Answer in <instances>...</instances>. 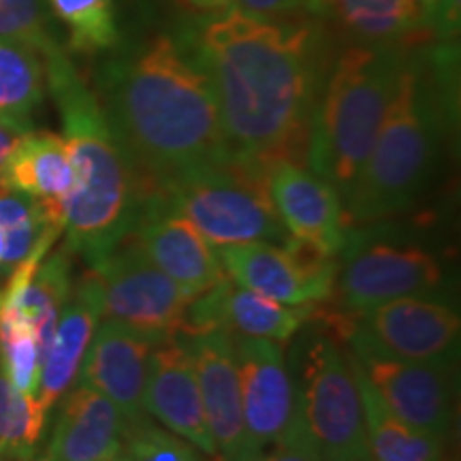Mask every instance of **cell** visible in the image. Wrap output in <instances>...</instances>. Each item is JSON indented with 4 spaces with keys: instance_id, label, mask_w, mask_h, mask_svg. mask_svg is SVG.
<instances>
[{
    "instance_id": "obj_1",
    "label": "cell",
    "mask_w": 461,
    "mask_h": 461,
    "mask_svg": "<svg viewBox=\"0 0 461 461\" xmlns=\"http://www.w3.org/2000/svg\"><path fill=\"white\" fill-rule=\"evenodd\" d=\"M205 75L229 152L265 169L305 165L310 118L333 58L319 20L252 17L227 7L184 20L173 32Z\"/></svg>"
},
{
    "instance_id": "obj_2",
    "label": "cell",
    "mask_w": 461,
    "mask_h": 461,
    "mask_svg": "<svg viewBox=\"0 0 461 461\" xmlns=\"http://www.w3.org/2000/svg\"><path fill=\"white\" fill-rule=\"evenodd\" d=\"M96 68V99L146 190L233 160L205 75L173 32L120 39Z\"/></svg>"
},
{
    "instance_id": "obj_3",
    "label": "cell",
    "mask_w": 461,
    "mask_h": 461,
    "mask_svg": "<svg viewBox=\"0 0 461 461\" xmlns=\"http://www.w3.org/2000/svg\"><path fill=\"white\" fill-rule=\"evenodd\" d=\"M457 113V41L414 43L376 141L344 201L348 224L367 227L402 214L414 203L434 176Z\"/></svg>"
},
{
    "instance_id": "obj_4",
    "label": "cell",
    "mask_w": 461,
    "mask_h": 461,
    "mask_svg": "<svg viewBox=\"0 0 461 461\" xmlns=\"http://www.w3.org/2000/svg\"><path fill=\"white\" fill-rule=\"evenodd\" d=\"M45 82L62 118L73 188L62 201L67 248L92 265L135 227L146 190L95 90L62 45L43 54Z\"/></svg>"
},
{
    "instance_id": "obj_5",
    "label": "cell",
    "mask_w": 461,
    "mask_h": 461,
    "mask_svg": "<svg viewBox=\"0 0 461 461\" xmlns=\"http://www.w3.org/2000/svg\"><path fill=\"white\" fill-rule=\"evenodd\" d=\"M414 43H350L333 54L310 118L305 167L348 199Z\"/></svg>"
},
{
    "instance_id": "obj_6",
    "label": "cell",
    "mask_w": 461,
    "mask_h": 461,
    "mask_svg": "<svg viewBox=\"0 0 461 461\" xmlns=\"http://www.w3.org/2000/svg\"><path fill=\"white\" fill-rule=\"evenodd\" d=\"M148 197L186 218L214 248L291 241L274 210L265 169L241 160L190 171Z\"/></svg>"
},
{
    "instance_id": "obj_7",
    "label": "cell",
    "mask_w": 461,
    "mask_h": 461,
    "mask_svg": "<svg viewBox=\"0 0 461 461\" xmlns=\"http://www.w3.org/2000/svg\"><path fill=\"white\" fill-rule=\"evenodd\" d=\"M327 327L355 353L417 363H455L459 355V314L431 297L391 299L361 314L338 312Z\"/></svg>"
},
{
    "instance_id": "obj_8",
    "label": "cell",
    "mask_w": 461,
    "mask_h": 461,
    "mask_svg": "<svg viewBox=\"0 0 461 461\" xmlns=\"http://www.w3.org/2000/svg\"><path fill=\"white\" fill-rule=\"evenodd\" d=\"M338 267V291L344 314L400 297H431L445 285V272L428 248L387 238L380 230H348Z\"/></svg>"
},
{
    "instance_id": "obj_9",
    "label": "cell",
    "mask_w": 461,
    "mask_h": 461,
    "mask_svg": "<svg viewBox=\"0 0 461 461\" xmlns=\"http://www.w3.org/2000/svg\"><path fill=\"white\" fill-rule=\"evenodd\" d=\"M297 406L322 461H350L370 453L359 384L350 357L333 338L319 336L305 359Z\"/></svg>"
},
{
    "instance_id": "obj_10",
    "label": "cell",
    "mask_w": 461,
    "mask_h": 461,
    "mask_svg": "<svg viewBox=\"0 0 461 461\" xmlns=\"http://www.w3.org/2000/svg\"><path fill=\"white\" fill-rule=\"evenodd\" d=\"M90 272L99 282L103 319L160 338L184 331V316L194 297L149 261L132 233L96 258Z\"/></svg>"
},
{
    "instance_id": "obj_11",
    "label": "cell",
    "mask_w": 461,
    "mask_h": 461,
    "mask_svg": "<svg viewBox=\"0 0 461 461\" xmlns=\"http://www.w3.org/2000/svg\"><path fill=\"white\" fill-rule=\"evenodd\" d=\"M233 285L285 305L330 302L338 278L336 257L291 240L288 244H240L216 248Z\"/></svg>"
},
{
    "instance_id": "obj_12",
    "label": "cell",
    "mask_w": 461,
    "mask_h": 461,
    "mask_svg": "<svg viewBox=\"0 0 461 461\" xmlns=\"http://www.w3.org/2000/svg\"><path fill=\"white\" fill-rule=\"evenodd\" d=\"M384 406L431 436L448 438L455 420V363L397 361L374 353H350Z\"/></svg>"
},
{
    "instance_id": "obj_13",
    "label": "cell",
    "mask_w": 461,
    "mask_h": 461,
    "mask_svg": "<svg viewBox=\"0 0 461 461\" xmlns=\"http://www.w3.org/2000/svg\"><path fill=\"white\" fill-rule=\"evenodd\" d=\"M238 359L241 412L248 445L255 457L276 445L297 417V389L280 342L233 336Z\"/></svg>"
},
{
    "instance_id": "obj_14",
    "label": "cell",
    "mask_w": 461,
    "mask_h": 461,
    "mask_svg": "<svg viewBox=\"0 0 461 461\" xmlns=\"http://www.w3.org/2000/svg\"><path fill=\"white\" fill-rule=\"evenodd\" d=\"M265 182L288 238L338 258L350 230L338 190L303 163L288 158L265 167Z\"/></svg>"
},
{
    "instance_id": "obj_15",
    "label": "cell",
    "mask_w": 461,
    "mask_h": 461,
    "mask_svg": "<svg viewBox=\"0 0 461 461\" xmlns=\"http://www.w3.org/2000/svg\"><path fill=\"white\" fill-rule=\"evenodd\" d=\"M193 357L207 429L221 461H255L241 412L233 336L221 330L177 333Z\"/></svg>"
},
{
    "instance_id": "obj_16",
    "label": "cell",
    "mask_w": 461,
    "mask_h": 461,
    "mask_svg": "<svg viewBox=\"0 0 461 461\" xmlns=\"http://www.w3.org/2000/svg\"><path fill=\"white\" fill-rule=\"evenodd\" d=\"M165 339L113 319H101L79 367V384L113 402L126 425L146 417L143 389L149 355Z\"/></svg>"
},
{
    "instance_id": "obj_17",
    "label": "cell",
    "mask_w": 461,
    "mask_h": 461,
    "mask_svg": "<svg viewBox=\"0 0 461 461\" xmlns=\"http://www.w3.org/2000/svg\"><path fill=\"white\" fill-rule=\"evenodd\" d=\"M149 261L160 272L197 297L227 280L216 250L186 218L167 210L154 199H143L131 230Z\"/></svg>"
},
{
    "instance_id": "obj_18",
    "label": "cell",
    "mask_w": 461,
    "mask_h": 461,
    "mask_svg": "<svg viewBox=\"0 0 461 461\" xmlns=\"http://www.w3.org/2000/svg\"><path fill=\"white\" fill-rule=\"evenodd\" d=\"M143 411L199 451L218 457L205 423L197 370L188 348L177 336L167 338L149 355Z\"/></svg>"
},
{
    "instance_id": "obj_19",
    "label": "cell",
    "mask_w": 461,
    "mask_h": 461,
    "mask_svg": "<svg viewBox=\"0 0 461 461\" xmlns=\"http://www.w3.org/2000/svg\"><path fill=\"white\" fill-rule=\"evenodd\" d=\"M314 305H285L233 285L229 278L190 302L184 331L221 330L230 336H252L286 342L312 319Z\"/></svg>"
},
{
    "instance_id": "obj_20",
    "label": "cell",
    "mask_w": 461,
    "mask_h": 461,
    "mask_svg": "<svg viewBox=\"0 0 461 461\" xmlns=\"http://www.w3.org/2000/svg\"><path fill=\"white\" fill-rule=\"evenodd\" d=\"M101 319L103 305L99 282L95 274L88 272L79 282H73V291L67 303L62 305L54 338H51L50 350L41 366L37 402L48 414L73 387Z\"/></svg>"
},
{
    "instance_id": "obj_21",
    "label": "cell",
    "mask_w": 461,
    "mask_h": 461,
    "mask_svg": "<svg viewBox=\"0 0 461 461\" xmlns=\"http://www.w3.org/2000/svg\"><path fill=\"white\" fill-rule=\"evenodd\" d=\"M124 431L118 406L79 384L62 402L43 461H99L122 448Z\"/></svg>"
},
{
    "instance_id": "obj_22",
    "label": "cell",
    "mask_w": 461,
    "mask_h": 461,
    "mask_svg": "<svg viewBox=\"0 0 461 461\" xmlns=\"http://www.w3.org/2000/svg\"><path fill=\"white\" fill-rule=\"evenodd\" d=\"M303 11L350 43L431 41L417 0H305Z\"/></svg>"
},
{
    "instance_id": "obj_23",
    "label": "cell",
    "mask_w": 461,
    "mask_h": 461,
    "mask_svg": "<svg viewBox=\"0 0 461 461\" xmlns=\"http://www.w3.org/2000/svg\"><path fill=\"white\" fill-rule=\"evenodd\" d=\"M0 177L41 203H62L73 188V167L62 135L28 131L0 169Z\"/></svg>"
},
{
    "instance_id": "obj_24",
    "label": "cell",
    "mask_w": 461,
    "mask_h": 461,
    "mask_svg": "<svg viewBox=\"0 0 461 461\" xmlns=\"http://www.w3.org/2000/svg\"><path fill=\"white\" fill-rule=\"evenodd\" d=\"M359 384L363 419H366L367 448L376 461H445L447 438L431 436L403 423L384 406L383 400L367 383L359 363L348 353Z\"/></svg>"
},
{
    "instance_id": "obj_25",
    "label": "cell",
    "mask_w": 461,
    "mask_h": 461,
    "mask_svg": "<svg viewBox=\"0 0 461 461\" xmlns=\"http://www.w3.org/2000/svg\"><path fill=\"white\" fill-rule=\"evenodd\" d=\"M45 84L43 56L24 43L0 39V115L32 124Z\"/></svg>"
},
{
    "instance_id": "obj_26",
    "label": "cell",
    "mask_w": 461,
    "mask_h": 461,
    "mask_svg": "<svg viewBox=\"0 0 461 461\" xmlns=\"http://www.w3.org/2000/svg\"><path fill=\"white\" fill-rule=\"evenodd\" d=\"M51 14L68 28L71 50L105 54L120 43L113 0H48Z\"/></svg>"
},
{
    "instance_id": "obj_27",
    "label": "cell",
    "mask_w": 461,
    "mask_h": 461,
    "mask_svg": "<svg viewBox=\"0 0 461 461\" xmlns=\"http://www.w3.org/2000/svg\"><path fill=\"white\" fill-rule=\"evenodd\" d=\"M50 414L0 374V457L32 459Z\"/></svg>"
},
{
    "instance_id": "obj_28",
    "label": "cell",
    "mask_w": 461,
    "mask_h": 461,
    "mask_svg": "<svg viewBox=\"0 0 461 461\" xmlns=\"http://www.w3.org/2000/svg\"><path fill=\"white\" fill-rule=\"evenodd\" d=\"M0 374L22 393L37 397L41 383V355L24 316L0 308Z\"/></svg>"
},
{
    "instance_id": "obj_29",
    "label": "cell",
    "mask_w": 461,
    "mask_h": 461,
    "mask_svg": "<svg viewBox=\"0 0 461 461\" xmlns=\"http://www.w3.org/2000/svg\"><path fill=\"white\" fill-rule=\"evenodd\" d=\"M0 39L45 54L58 41L48 0H0Z\"/></svg>"
},
{
    "instance_id": "obj_30",
    "label": "cell",
    "mask_w": 461,
    "mask_h": 461,
    "mask_svg": "<svg viewBox=\"0 0 461 461\" xmlns=\"http://www.w3.org/2000/svg\"><path fill=\"white\" fill-rule=\"evenodd\" d=\"M124 448L131 461H214L182 436L141 417L126 425Z\"/></svg>"
},
{
    "instance_id": "obj_31",
    "label": "cell",
    "mask_w": 461,
    "mask_h": 461,
    "mask_svg": "<svg viewBox=\"0 0 461 461\" xmlns=\"http://www.w3.org/2000/svg\"><path fill=\"white\" fill-rule=\"evenodd\" d=\"M255 461H322L319 447L305 428L297 406V417L276 445L263 451Z\"/></svg>"
},
{
    "instance_id": "obj_32",
    "label": "cell",
    "mask_w": 461,
    "mask_h": 461,
    "mask_svg": "<svg viewBox=\"0 0 461 461\" xmlns=\"http://www.w3.org/2000/svg\"><path fill=\"white\" fill-rule=\"evenodd\" d=\"M423 20L431 41H457L461 0H423Z\"/></svg>"
},
{
    "instance_id": "obj_33",
    "label": "cell",
    "mask_w": 461,
    "mask_h": 461,
    "mask_svg": "<svg viewBox=\"0 0 461 461\" xmlns=\"http://www.w3.org/2000/svg\"><path fill=\"white\" fill-rule=\"evenodd\" d=\"M305 0H233L230 7L252 17H288L302 11Z\"/></svg>"
},
{
    "instance_id": "obj_34",
    "label": "cell",
    "mask_w": 461,
    "mask_h": 461,
    "mask_svg": "<svg viewBox=\"0 0 461 461\" xmlns=\"http://www.w3.org/2000/svg\"><path fill=\"white\" fill-rule=\"evenodd\" d=\"M28 131H32V124L0 115V169L7 163V158L15 149L17 141H20Z\"/></svg>"
},
{
    "instance_id": "obj_35",
    "label": "cell",
    "mask_w": 461,
    "mask_h": 461,
    "mask_svg": "<svg viewBox=\"0 0 461 461\" xmlns=\"http://www.w3.org/2000/svg\"><path fill=\"white\" fill-rule=\"evenodd\" d=\"M188 3L201 11H221L230 7L233 0H188Z\"/></svg>"
},
{
    "instance_id": "obj_36",
    "label": "cell",
    "mask_w": 461,
    "mask_h": 461,
    "mask_svg": "<svg viewBox=\"0 0 461 461\" xmlns=\"http://www.w3.org/2000/svg\"><path fill=\"white\" fill-rule=\"evenodd\" d=\"M99 461H131V457H129V453H126V448L122 445V448H118V451L112 453V455H107V457H103Z\"/></svg>"
},
{
    "instance_id": "obj_37",
    "label": "cell",
    "mask_w": 461,
    "mask_h": 461,
    "mask_svg": "<svg viewBox=\"0 0 461 461\" xmlns=\"http://www.w3.org/2000/svg\"><path fill=\"white\" fill-rule=\"evenodd\" d=\"M350 461H376V459H374L370 453H366V455H361V457H357V459H350Z\"/></svg>"
},
{
    "instance_id": "obj_38",
    "label": "cell",
    "mask_w": 461,
    "mask_h": 461,
    "mask_svg": "<svg viewBox=\"0 0 461 461\" xmlns=\"http://www.w3.org/2000/svg\"><path fill=\"white\" fill-rule=\"evenodd\" d=\"M14 461H32V459H14Z\"/></svg>"
},
{
    "instance_id": "obj_39",
    "label": "cell",
    "mask_w": 461,
    "mask_h": 461,
    "mask_svg": "<svg viewBox=\"0 0 461 461\" xmlns=\"http://www.w3.org/2000/svg\"><path fill=\"white\" fill-rule=\"evenodd\" d=\"M417 3H423V0H417Z\"/></svg>"
},
{
    "instance_id": "obj_40",
    "label": "cell",
    "mask_w": 461,
    "mask_h": 461,
    "mask_svg": "<svg viewBox=\"0 0 461 461\" xmlns=\"http://www.w3.org/2000/svg\"><path fill=\"white\" fill-rule=\"evenodd\" d=\"M0 299H3V293H0Z\"/></svg>"
},
{
    "instance_id": "obj_41",
    "label": "cell",
    "mask_w": 461,
    "mask_h": 461,
    "mask_svg": "<svg viewBox=\"0 0 461 461\" xmlns=\"http://www.w3.org/2000/svg\"><path fill=\"white\" fill-rule=\"evenodd\" d=\"M0 459H3V457H0Z\"/></svg>"
}]
</instances>
